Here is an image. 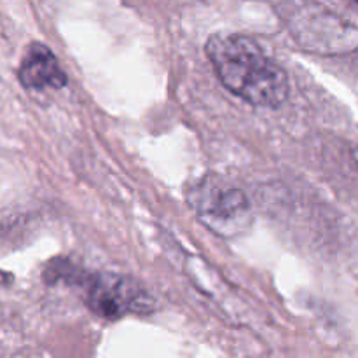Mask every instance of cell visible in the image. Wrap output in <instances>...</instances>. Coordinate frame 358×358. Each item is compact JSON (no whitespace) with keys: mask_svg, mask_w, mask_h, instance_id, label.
Wrapping results in <instances>:
<instances>
[{"mask_svg":"<svg viewBox=\"0 0 358 358\" xmlns=\"http://www.w3.org/2000/svg\"><path fill=\"white\" fill-rule=\"evenodd\" d=\"M17 77L23 87L31 91L62 90L66 84V73L58 58L44 44L34 42L21 58Z\"/></svg>","mask_w":358,"mask_h":358,"instance_id":"277c9868","label":"cell"},{"mask_svg":"<svg viewBox=\"0 0 358 358\" xmlns=\"http://www.w3.org/2000/svg\"><path fill=\"white\" fill-rule=\"evenodd\" d=\"M352 2H353V3H357V6H358V0H352Z\"/></svg>","mask_w":358,"mask_h":358,"instance_id":"5b68a950","label":"cell"},{"mask_svg":"<svg viewBox=\"0 0 358 358\" xmlns=\"http://www.w3.org/2000/svg\"><path fill=\"white\" fill-rule=\"evenodd\" d=\"M86 304L96 317L105 320L145 315L154 310V299L138 283L114 273H101L86 280Z\"/></svg>","mask_w":358,"mask_h":358,"instance_id":"3957f363","label":"cell"},{"mask_svg":"<svg viewBox=\"0 0 358 358\" xmlns=\"http://www.w3.org/2000/svg\"><path fill=\"white\" fill-rule=\"evenodd\" d=\"M206 56L220 83L247 103L276 108L289 96L285 70L245 35H212L206 42Z\"/></svg>","mask_w":358,"mask_h":358,"instance_id":"6da1fadb","label":"cell"},{"mask_svg":"<svg viewBox=\"0 0 358 358\" xmlns=\"http://www.w3.org/2000/svg\"><path fill=\"white\" fill-rule=\"evenodd\" d=\"M187 201L199 222L224 238L243 234L252 226V206L241 189L220 177L206 175L187 191Z\"/></svg>","mask_w":358,"mask_h":358,"instance_id":"7a4b0ae2","label":"cell"}]
</instances>
